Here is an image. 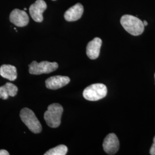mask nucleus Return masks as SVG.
I'll use <instances>...</instances> for the list:
<instances>
[{"instance_id":"nucleus-1","label":"nucleus","mask_w":155,"mask_h":155,"mask_svg":"<svg viewBox=\"0 0 155 155\" xmlns=\"http://www.w3.org/2000/svg\"><path fill=\"white\" fill-rule=\"evenodd\" d=\"M121 24L126 31L133 36H139L143 33V22L137 18L130 15H124L120 20Z\"/></svg>"},{"instance_id":"nucleus-2","label":"nucleus","mask_w":155,"mask_h":155,"mask_svg":"<svg viewBox=\"0 0 155 155\" xmlns=\"http://www.w3.org/2000/svg\"><path fill=\"white\" fill-rule=\"evenodd\" d=\"M63 112L62 106L55 103L48 106L45 111L44 118L47 124L52 128L58 127L61 124V118Z\"/></svg>"},{"instance_id":"nucleus-3","label":"nucleus","mask_w":155,"mask_h":155,"mask_svg":"<svg viewBox=\"0 0 155 155\" xmlns=\"http://www.w3.org/2000/svg\"><path fill=\"white\" fill-rule=\"evenodd\" d=\"M20 116L22 122L33 133H40L42 130L40 122L33 111L27 107H24L20 111Z\"/></svg>"},{"instance_id":"nucleus-4","label":"nucleus","mask_w":155,"mask_h":155,"mask_svg":"<svg viewBox=\"0 0 155 155\" xmlns=\"http://www.w3.org/2000/svg\"><path fill=\"white\" fill-rule=\"evenodd\" d=\"M107 93V87L102 83H95L84 90L83 97L90 101H97L105 97Z\"/></svg>"},{"instance_id":"nucleus-5","label":"nucleus","mask_w":155,"mask_h":155,"mask_svg":"<svg viewBox=\"0 0 155 155\" xmlns=\"http://www.w3.org/2000/svg\"><path fill=\"white\" fill-rule=\"evenodd\" d=\"M58 68V64L56 62L43 61L38 63L33 61L29 65V72L32 75L49 74L56 70Z\"/></svg>"},{"instance_id":"nucleus-6","label":"nucleus","mask_w":155,"mask_h":155,"mask_svg":"<svg viewBox=\"0 0 155 155\" xmlns=\"http://www.w3.org/2000/svg\"><path fill=\"white\" fill-rule=\"evenodd\" d=\"M47 5L44 0H37L29 7V13L35 21L41 22L43 20V13Z\"/></svg>"},{"instance_id":"nucleus-7","label":"nucleus","mask_w":155,"mask_h":155,"mask_svg":"<svg viewBox=\"0 0 155 155\" xmlns=\"http://www.w3.org/2000/svg\"><path fill=\"white\" fill-rule=\"evenodd\" d=\"M103 148L106 153L109 155L116 153L120 148V143L114 133H110L106 136L103 143Z\"/></svg>"},{"instance_id":"nucleus-8","label":"nucleus","mask_w":155,"mask_h":155,"mask_svg":"<svg viewBox=\"0 0 155 155\" xmlns=\"http://www.w3.org/2000/svg\"><path fill=\"white\" fill-rule=\"evenodd\" d=\"M9 19L12 23L18 27H23L28 25L29 16L25 11L15 9L12 11Z\"/></svg>"},{"instance_id":"nucleus-9","label":"nucleus","mask_w":155,"mask_h":155,"mask_svg":"<svg viewBox=\"0 0 155 155\" xmlns=\"http://www.w3.org/2000/svg\"><path fill=\"white\" fill-rule=\"evenodd\" d=\"M70 82V78L66 76L57 75L48 78L45 81V86L47 89L57 90L66 86Z\"/></svg>"},{"instance_id":"nucleus-10","label":"nucleus","mask_w":155,"mask_h":155,"mask_svg":"<svg viewBox=\"0 0 155 155\" xmlns=\"http://www.w3.org/2000/svg\"><path fill=\"white\" fill-rule=\"evenodd\" d=\"M84 8L81 4L78 3L72 6L67 11L64 15V17L67 21H75L82 16Z\"/></svg>"},{"instance_id":"nucleus-11","label":"nucleus","mask_w":155,"mask_h":155,"mask_svg":"<svg viewBox=\"0 0 155 155\" xmlns=\"http://www.w3.org/2000/svg\"><path fill=\"white\" fill-rule=\"evenodd\" d=\"M102 43V40L99 38H94L88 43L86 47V54L90 59L95 60L98 58Z\"/></svg>"},{"instance_id":"nucleus-12","label":"nucleus","mask_w":155,"mask_h":155,"mask_svg":"<svg viewBox=\"0 0 155 155\" xmlns=\"http://www.w3.org/2000/svg\"><path fill=\"white\" fill-rule=\"evenodd\" d=\"M0 75L11 81H15L17 77L16 68L10 64H3L0 67Z\"/></svg>"},{"instance_id":"nucleus-13","label":"nucleus","mask_w":155,"mask_h":155,"mask_svg":"<svg viewBox=\"0 0 155 155\" xmlns=\"http://www.w3.org/2000/svg\"><path fill=\"white\" fill-rule=\"evenodd\" d=\"M18 92V88L16 85L11 83H6L4 86L0 87V98L7 100L9 97H15Z\"/></svg>"},{"instance_id":"nucleus-14","label":"nucleus","mask_w":155,"mask_h":155,"mask_svg":"<svg viewBox=\"0 0 155 155\" xmlns=\"http://www.w3.org/2000/svg\"><path fill=\"white\" fill-rule=\"evenodd\" d=\"M68 152V148L64 145H59L55 148L48 150L45 155H66Z\"/></svg>"},{"instance_id":"nucleus-15","label":"nucleus","mask_w":155,"mask_h":155,"mask_svg":"<svg viewBox=\"0 0 155 155\" xmlns=\"http://www.w3.org/2000/svg\"><path fill=\"white\" fill-rule=\"evenodd\" d=\"M150 153L151 155H155V136L153 138V144L150 149Z\"/></svg>"},{"instance_id":"nucleus-16","label":"nucleus","mask_w":155,"mask_h":155,"mask_svg":"<svg viewBox=\"0 0 155 155\" xmlns=\"http://www.w3.org/2000/svg\"><path fill=\"white\" fill-rule=\"evenodd\" d=\"M0 155H9V153L5 150H0Z\"/></svg>"},{"instance_id":"nucleus-17","label":"nucleus","mask_w":155,"mask_h":155,"mask_svg":"<svg viewBox=\"0 0 155 155\" xmlns=\"http://www.w3.org/2000/svg\"><path fill=\"white\" fill-rule=\"evenodd\" d=\"M143 24H144V26H145V27L148 25V22H147V21H145V20H144V21H143Z\"/></svg>"},{"instance_id":"nucleus-18","label":"nucleus","mask_w":155,"mask_h":155,"mask_svg":"<svg viewBox=\"0 0 155 155\" xmlns=\"http://www.w3.org/2000/svg\"><path fill=\"white\" fill-rule=\"evenodd\" d=\"M24 11H27V8H24Z\"/></svg>"},{"instance_id":"nucleus-19","label":"nucleus","mask_w":155,"mask_h":155,"mask_svg":"<svg viewBox=\"0 0 155 155\" xmlns=\"http://www.w3.org/2000/svg\"><path fill=\"white\" fill-rule=\"evenodd\" d=\"M52 1H56V0H52Z\"/></svg>"},{"instance_id":"nucleus-20","label":"nucleus","mask_w":155,"mask_h":155,"mask_svg":"<svg viewBox=\"0 0 155 155\" xmlns=\"http://www.w3.org/2000/svg\"></svg>"}]
</instances>
